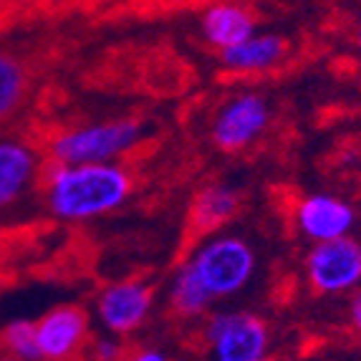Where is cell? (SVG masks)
<instances>
[{
	"label": "cell",
	"instance_id": "cell-1",
	"mask_svg": "<svg viewBox=\"0 0 361 361\" xmlns=\"http://www.w3.org/2000/svg\"><path fill=\"white\" fill-rule=\"evenodd\" d=\"M132 172L116 162H49L43 172L46 205L63 223H86L119 210L132 197Z\"/></svg>",
	"mask_w": 361,
	"mask_h": 361
},
{
	"label": "cell",
	"instance_id": "cell-2",
	"mask_svg": "<svg viewBox=\"0 0 361 361\" xmlns=\"http://www.w3.org/2000/svg\"><path fill=\"white\" fill-rule=\"evenodd\" d=\"M210 303L233 298L253 281L258 258L250 243L238 235H210L200 240L190 258L182 263Z\"/></svg>",
	"mask_w": 361,
	"mask_h": 361
},
{
	"label": "cell",
	"instance_id": "cell-3",
	"mask_svg": "<svg viewBox=\"0 0 361 361\" xmlns=\"http://www.w3.org/2000/svg\"><path fill=\"white\" fill-rule=\"evenodd\" d=\"M142 124L137 119H114L84 124L59 132L49 142L51 162L59 164H102L116 162L134 152L142 142Z\"/></svg>",
	"mask_w": 361,
	"mask_h": 361
},
{
	"label": "cell",
	"instance_id": "cell-4",
	"mask_svg": "<svg viewBox=\"0 0 361 361\" xmlns=\"http://www.w3.org/2000/svg\"><path fill=\"white\" fill-rule=\"evenodd\" d=\"M202 336L207 361H260L271 351V329L250 311L212 313Z\"/></svg>",
	"mask_w": 361,
	"mask_h": 361
},
{
	"label": "cell",
	"instance_id": "cell-5",
	"mask_svg": "<svg viewBox=\"0 0 361 361\" xmlns=\"http://www.w3.org/2000/svg\"><path fill=\"white\" fill-rule=\"evenodd\" d=\"M306 281L319 295H341L361 286V243L351 235L313 243L306 255Z\"/></svg>",
	"mask_w": 361,
	"mask_h": 361
},
{
	"label": "cell",
	"instance_id": "cell-6",
	"mask_svg": "<svg viewBox=\"0 0 361 361\" xmlns=\"http://www.w3.org/2000/svg\"><path fill=\"white\" fill-rule=\"evenodd\" d=\"M271 124V104L255 91H240L217 109L210 137L220 152H245Z\"/></svg>",
	"mask_w": 361,
	"mask_h": 361
},
{
	"label": "cell",
	"instance_id": "cell-7",
	"mask_svg": "<svg viewBox=\"0 0 361 361\" xmlns=\"http://www.w3.org/2000/svg\"><path fill=\"white\" fill-rule=\"evenodd\" d=\"M154 308V290L145 281H116L106 286L94 301V316L104 334L129 336L137 334Z\"/></svg>",
	"mask_w": 361,
	"mask_h": 361
},
{
	"label": "cell",
	"instance_id": "cell-8",
	"mask_svg": "<svg viewBox=\"0 0 361 361\" xmlns=\"http://www.w3.org/2000/svg\"><path fill=\"white\" fill-rule=\"evenodd\" d=\"M91 319L84 308L56 306L36 321L41 361H71L89 343Z\"/></svg>",
	"mask_w": 361,
	"mask_h": 361
},
{
	"label": "cell",
	"instance_id": "cell-9",
	"mask_svg": "<svg viewBox=\"0 0 361 361\" xmlns=\"http://www.w3.org/2000/svg\"><path fill=\"white\" fill-rule=\"evenodd\" d=\"M293 223L295 230L311 243L336 240L351 235L356 225V210L349 200L329 192H313L295 202Z\"/></svg>",
	"mask_w": 361,
	"mask_h": 361
},
{
	"label": "cell",
	"instance_id": "cell-10",
	"mask_svg": "<svg viewBox=\"0 0 361 361\" xmlns=\"http://www.w3.org/2000/svg\"><path fill=\"white\" fill-rule=\"evenodd\" d=\"M240 210V195L230 185H207L202 187L190 202L187 212V238L192 243H200L215 235L217 230L228 225Z\"/></svg>",
	"mask_w": 361,
	"mask_h": 361
},
{
	"label": "cell",
	"instance_id": "cell-11",
	"mask_svg": "<svg viewBox=\"0 0 361 361\" xmlns=\"http://www.w3.org/2000/svg\"><path fill=\"white\" fill-rule=\"evenodd\" d=\"M41 164L23 139H0V210L16 205L36 182Z\"/></svg>",
	"mask_w": 361,
	"mask_h": 361
},
{
	"label": "cell",
	"instance_id": "cell-12",
	"mask_svg": "<svg viewBox=\"0 0 361 361\" xmlns=\"http://www.w3.org/2000/svg\"><path fill=\"white\" fill-rule=\"evenodd\" d=\"M286 54H288L286 38L276 33H253L245 41L220 51V63L230 73L253 76V73H265L276 68L286 59Z\"/></svg>",
	"mask_w": 361,
	"mask_h": 361
},
{
	"label": "cell",
	"instance_id": "cell-13",
	"mask_svg": "<svg viewBox=\"0 0 361 361\" xmlns=\"http://www.w3.org/2000/svg\"><path fill=\"white\" fill-rule=\"evenodd\" d=\"M253 33H255V18L245 8L235 6V3L212 6L202 16V36L217 51L230 49V46L245 41Z\"/></svg>",
	"mask_w": 361,
	"mask_h": 361
},
{
	"label": "cell",
	"instance_id": "cell-14",
	"mask_svg": "<svg viewBox=\"0 0 361 361\" xmlns=\"http://www.w3.org/2000/svg\"><path fill=\"white\" fill-rule=\"evenodd\" d=\"M210 298L202 293V288L195 283V278L180 265L172 283H169V308H172V313L182 321H195L202 319L210 311Z\"/></svg>",
	"mask_w": 361,
	"mask_h": 361
},
{
	"label": "cell",
	"instance_id": "cell-15",
	"mask_svg": "<svg viewBox=\"0 0 361 361\" xmlns=\"http://www.w3.org/2000/svg\"><path fill=\"white\" fill-rule=\"evenodd\" d=\"M0 346L20 361H41L36 336V321H13L0 334Z\"/></svg>",
	"mask_w": 361,
	"mask_h": 361
},
{
	"label": "cell",
	"instance_id": "cell-16",
	"mask_svg": "<svg viewBox=\"0 0 361 361\" xmlns=\"http://www.w3.org/2000/svg\"><path fill=\"white\" fill-rule=\"evenodd\" d=\"M25 91V73L13 56L0 51V121L18 106Z\"/></svg>",
	"mask_w": 361,
	"mask_h": 361
},
{
	"label": "cell",
	"instance_id": "cell-17",
	"mask_svg": "<svg viewBox=\"0 0 361 361\" xmlns=\"http://www.w3.org/2000/svg\"><path fill=\"white\" fill-rule=\"evenodd\" d=\"M91 359L94 361H124L127 359V349H124V343H121V336L104 334V336L94 338V343H91Z\"/></svg>",
	"mask_w": 361,
	"mask_h": 361
},
{
	"label": "cell",
	"instance_id": "cell-18",
	"mask_svg": "<svg viewBox=\"0 0 361 361\" xmlns=\"http://www.w3.org/2000/svg\"><path fill=\"white\" fill-rule=\"evenodd\" d=\"M349 321H351V329L356 331V336L361 338V288L351 295V303H349Z\"/></svg>",
	"mask_w": 361,
	"mask_h": 361
},
{
	"label": "cell",
	"instance_id": "cell-19",
	"mask_svg": "<svg viewBox=\"0 0 361 361\" xmlns=\"http://www.w3.org/2000/svg\"><path fill=\"white\" fill-rule=\"evenodd\" d=\"M124 361H169L167 354H162V351H157V349H139L134 351L132 356H127Z\"/></svg>",
	"mask_w": 361,
	"mask_h": 361
},
{
	"label": "cell",
	"instance_id": "cell-20",
	"mask_svg": "<svg viewBox=\"0 0 361 361\" xmlns=\"http://www.w3.org/2000/svg\"><path fill=\"white\" fill-rule=\"evenodd\" d=\"M0 361H20V359H16V356H11L8 351H0Z\"/></svg>",
	"mask_w": 361,
	"mask_h": 361
},
{
	"label": "cell",
	"instance_id": "cell-21",
	"mask_svg": "<svg viewBox=\"0 0 361 361\" xmlns=\"http://www.w3.org/2000/svg\"><path fill=\"white\" fill-rule=\"evenodd\" d=\"M356 46H359V51H361V23H359V28H356Z\"/></svg>",
	"mask_w": 361,
	"mask_h": 361
},
{
	"label": "cell",
	"instance_id": "cell-22",
	"mask_svg": "<svg viewBox=\"0 0 361 361\" xmlns=\"http://www.w3.org/2000/svg\"><path fill=\"white\" fill-rule=\"evenodd\" d=\"M260 361H278V359H271V356H265V359H260Z\"/></svg>",
	"mask_w": 361,
	"mask_h": 361
},
{
	"label": "cell",
	"instance_id": "cell-23",
	"mask_svg": "<svg viewBox=\"0 0 361 361\" xmlns=\"http://www.w3.org/2000/svg\"><path fill=\"white\" fill-rule=\"evenodd\" d=\"M359 243H361V240H359Z\"/></svg>",
	"mask_w": 361,
	"mask_h": 361
}]
</instances>
